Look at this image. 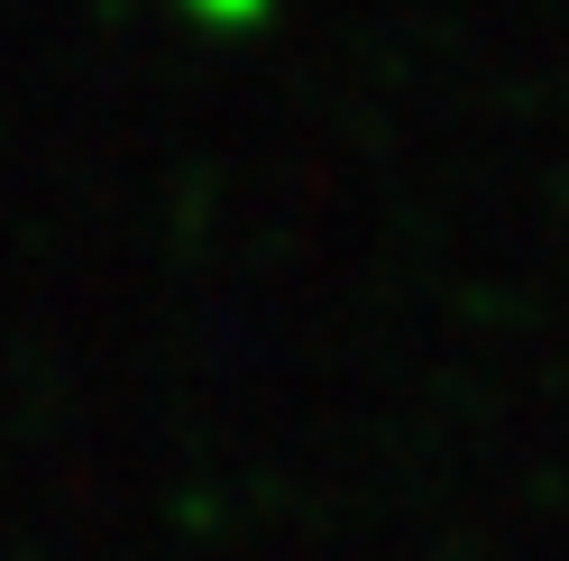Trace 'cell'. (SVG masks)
Masks as SVG:
<instances>
[{
  "label": "cell",
  "instance_id": "1",
  "mask_svg": "<svg viewBox=\"0 0 569 561\" xmlns=\"http://www.w3.org/2000/svg\"><path fill=\"white\" fill-rule=\"evenodd\" d=\"M184 10H193L202 28H258V19H267V0H184Z\"/></svg>",
  "mask_w": 569,
  "mask_h": 561
}]
</instances>
